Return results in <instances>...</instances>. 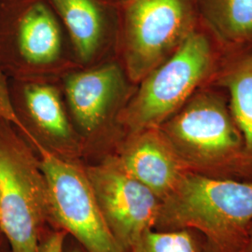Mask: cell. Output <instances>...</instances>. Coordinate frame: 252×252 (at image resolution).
Wrapping results in <instances>:
<instances>
[{
  "mask_svg": "<svg viewBox=\"0 0 252 252\" xmlns=\"http://www.w3.org/2000/svg\"><path fill=\"white\" fill-rule=\"evenodd\" d=\"M191 173L252 180V164L234 121L228 94L209 83L159 127Z\"/></svg>",
  "mask_w": 252,
  "mask_h": 252,
  "instance_id": "6da1fadb",
  "label": "cell"
},
{
  "mask_svg": "<svg viewBox=\"0 0 252 252\" xmlns=\"http://www.w3.org/2000/svg\"><path fill=\"white\" fill-rule=\"evenodd\" d=\"M252 221V180L189 172L161 200L154 229L195 232L206 252H243Z\"/></svg>",
  "mask_w": 252,
  "mask_h": 252,
  "instance_id": "7a4b0ae2",
  "label": "cell"
},
{
  "mask_svg": "<svg viewBox=\"0 0 252 252\" xmlns=\"http://www.w3.org/2000/svg\"><path fill=\"white\" fill-rule=\"evenodd\" d=\"M81 67L49 0H0V71L9 81L60 84Z\"/></svg>",
  "mask_w": 252,
  "mask_h": 252,
  "instance_id": "3957f363",
  "label": "cell"
},
{
  "mask_svg": "<svg viewBox=\"0 0 252 252\" xmlns=\"http://www.w3.org/2000/svg\"><path fill=\"white\" fill-rule=\"evenodd\" d=\"M224 58L200 20L185 43L136 84L121 117L126 135L162 126L213 81Z\"/></svg>",
  "mask_w": 252,
  "mask_h": 252,
  "instance_id": "277c9868",
  "label": "cell"
},
{
  "mask_svg": "<svg viewBox=\"0 0 252 252\" xmlns=\"http://www.w3.org/2000/svg\"><path fill=\"white\" fill-rule=\"evenodd\" d=\"M61 89L81 137L85 164L110 157L126 137L121 117L136 84L112 59L70 73L61 82Z\"/></svg>",
  "mask_w": 252,
  "mask_h": 252,
  "instance_id": "5b68a950",
  "label": "cell"
},
{
  "mask_svg": "<svg viewBox=\"0 0 252 252\" xmlns=\"http://www.w3.org/2000/svg\"><path fill=\"white\" fill-rule=\"evenodd\" d=\"M48 186L33 149L0 115V231L10 252H40Z\"/></svg>",
  "mask_w": 252,
  "mask_h": 252,
  "instance_id": "8992f818",
  "label": "cell"
},
{
  "mask_svg": "<svg viewBox=\"0 0 252 252\" xmlns=\"http://www.w3.org/2000/svg\"><path fill=\"white\" fill-rule=\"evenodd\" d=\"M199 25L197 0H120L115 60L137 84Z\"/></svg>",
  "mask_w": 252,
  "mask_h": 252,
  "instance_id": "52a82bcc",
  "label": "cell"
},
{
  "mask_svg": "<svg viewBox=\"0 0 252 252\" xmlns=\"http://www.w3.org/2000/svg\"><path fill=\"white\" fill-rule=\"evenodd\" d=\"M48 186L50 224L70 234L86 252H125L110 233L85 170V163L65 161L32 148Z\"/></svg>",
  "mask_w": 252,
  "mask_h": 252,
  "instance_id": "ba28073f",
  "label": "cell"
},
{
  "mask_svg": "<svg viewBox=\"0 0 252 252\" xmlns=\"http://www.w3.org/2000/svg\"><path fill=\"white\" fill-rule=\"evenodd\" d=\"M85 170L110 233L127 252L154 229L160 199L108 158Z\"/></svg>",
  "mask_w": 252,
  "mask_h": 252,
  "instance_id": "9c48e42d",
  "label": "cell"
},
{
  "mask_svg": "<svg viewBox=\"0 0 252 252\" xmlns=\"http://www.w3.org/2000/svg\"><path fill=\"white\" fill-rule=\"evenodd\" d=\"M82 68L115 59L120 0H49Z\"/></svg>",
  "mask_w": 252,
  "mask_h": 252,
  "instance_id": "30bf717a",
  "label": "cell"
},
{
  "mask_svg": "<svg viewBox=\"0 0 252 252\" xmlns=\"http://www.w3.org/2000/svg\"><path fill=\"white\" fill-rule=\"evenodd\" d=\"M108 159L160 201L189 172L159 127L127 134Z\"/></svg>",
  "mask_w": 252,
  "mask_h": 252,
  "instance_id": "8fae6325",
  "label": "cell"
},
{
  "mask_svg": "<svg viewBox=\"0 0 252 252\" xmlns=\"http://www.w3.org/2000/svg\"><path fill=\"white\" fill-rule=\"evenodd\" d=\"M201 23L225 57L252 53V0H197Z\"/></svg>",
  "mask_w": 252,
  "mask_h": 252,
  "instance_id": "7c38bea8",
  "label": "cell"
},
{
  "mask_svg": "<svg viewBox=\"0 0 252 252\" xmlns=\"http://www.w3.org/2000/svg\"><path fill=\"white\" fill-rule=\"evenodd\" d=\"M228 94L234 121L252 164V53L225 57L211 82Z\"/></svg>",
  "mask_w": 252,
  "mask_h": 252,
  "instance_id": "4fadbf2b",
  "label": "cell"
},
{
  "mask_svg": "<svg viewBox=\"0 0 252 252\" xmlns=\"http://www.w3.org/2000/svg\"><path fill=\"white\" fill-rule=\"evenodd\" d=\"M126 252H206V250L195 232L152 229Z\"/></svg>",
  "mask_w": 252,
  "mask_h": 252,
  "instance_id": "5bb4252c",
  "label": "cell"
},
{
  "mask_svg": "<svg viewBox=\"0 0 252 252\" xmlns=\"http://www.w3.org/2000/svg\"><path fill=\"white\" fill-rule=\"evenodd\" d=\"M66 234L61 230L45 233L40 243V252H63Z\"/></svg>",
  "mask_w": 252,
  "mask_h": 252,
  "instance_id": "9a60e30c",
  "label": "cell"
},
{
  "mask_svg": "<svg viewBox=\"0 0 252 252\" xmlns=\"http://www.w3.org/2000/svg\"><path fill=\"white\" fill-rule=\"evenodd\" d=\"M243 252H252V221L251 225L249 227Z\"/></svg>",
  "mask_w": 252,
  "mask_h": 252,
  "instance_id": "2e32d148",
  "label": "cell"
},
{
  "mask_svg": "<svg viewBox=\"0 0 252 252\" xmlns=\"http://www.w3.org/2000/svg\"><path fill=\"white\" fill-rule=\"evenodd\" d=\"M63 252H86V251L80 246L79 244H69V245H65L63 246Z\"/></svg>",
  "mask_w": 252,
  "mask_h": 252,
  "instance_id": "e0dca14e",
  "label": "cell"
},
{
  "mask_svg": "<svg viewBox=\"0 0 252 252\" xmlns=\"http://www.w3.org/2000/svg\"><path fill=\"white\" fill-rule=\"evenodd\" d=\"M4 239H5V237H4V235L0 231V252H3V240Z\"/></svg>",
  "mask_w": 252,
  "mask_h": 252,
  "instance_id": "ac0fdd59",
  "label": "cell"
}]
</instances>
